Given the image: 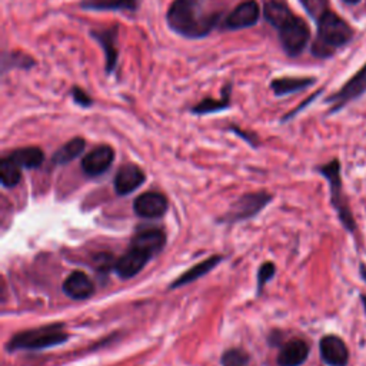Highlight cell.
Wrapping results in <instances>:
<instances>
[{"mask_svg":"<svg viewBox=\"0 0 366 366\" xmlns=\"http://www.w3.org/2000/svg\"><path fill=\"white\" fill-rule=\"evenodd\" d=\"M219 16L206 8V0H174L167 12V23L180 36L199 39L208 36Z\"/></svg>","mask_w":366,"mask_h":366,"instance_id":"1","label":"cell"},{"mask_svg":"<svg viewBox=\"0 0 366 366\" xmlns=\"http://www.w3.org/2000/svg\"><path fill=\"white\" fill-rule=\"evenodd\" d=\"M69 340V335L62 323H50L28 331H22L11 338L6 349L15 350H40L59 346Z\"/></svg>","mask_w":366,"mask_h":366,"instance_id":"2","label":"cell"},{"mask_svg":"<svg viewBox=\"0 0 366 366\" xmlns=\"http://www.w3.org/2000/svg\"><path fill=\"white\" fill-rule=\"evenodd\" d=\"M352 38V29L348 23L332 12H326L318 23V38L312 53L318 57L331 56L335 49L348 43Z\"/></svg>","mask_w":366,"mask_h":366,"instance_id":"3","label":"cell"},{"mask_svg":"<svg viewBox=\"0 0 366 366\" xmlns=\"http://www.w3.org/2000/svg\"><path fill=\"white\" fill-rule=\"evenodd\" d=\"M319 172L328 179L329 187H331V196H332V204L339 215L340 222L343 223V226L353 232L356 225H355V219L352 216V212L348 206V201L343 195L342 191V179H340V166L338 160H332L331 163L322 166L319 169Z\"/></svg>","mask_w":366,"mask_h":366,"instance_id":"4","label":"cell"},{"mask_svg":"<svg viewBox=\"0 0 366 366\" xmlns=\"http://www.w3.org/2000/svg\"><path fill=\"white\" fill-rule=\"evenodd\" d=\"M279 36L284 50L294 57L304 52L309 42L311 32L305 21L294 15L285 25L279 28Z\"/></svg>","mask_w":366,"mask_h":366,"instance_id":"5","label":"cell"},{"mask_svg":"<svg viewBox=\"0 0 366 366\" xmlns=\"http://www.w3.org/2000/svg\"><path fill=\"white\" fill-rule=\"evenodd\" d=\"M270 201H272V196L267 195L266 192L246 194L232 205V208L226 214V221L236 222V221L249 219L255 216L257 212H260Z\"/></svg>","mask_w":366,"mask_h":366,"instance_id":"6","label":"cell"},{"mask_svg":"<svg viewBox=\"0 0 366 366\" xmlns=\"http://www.w3.org/2000/svg\"><path fill=\"white\" fill-rule=\"evenodd\" d=\"M152 257L145 253L143 250L135 248V246H131L128 249L126 253H123L116 262H115V272L119 278L128 281V279H132L133 277H136V274L146 266V263L150 260Z\"/></svg>","mask_w":366,"mask_h":366,"instance_id":"7","label":"cell"},{"mask_svg":"<svg viewBox=\"0 0 366 366\" xmlns=\"http://www.w3.org/2000/svg\"><path fill=\"white\" fill-rule=\"evenodd\" d=\"M115 152L111 146L102 145L90 150L83 159H82V169L86 174L95 177L102 173H105L113 163Z\"/></svg>","mask_w":366,"mask_h":366,"instance_id":"8","label":"cell"},{"mask_svg":"<svg viewBox=\"0 0 366 366\" xmlns=\"http://www.w3.org/2000/svg\"><path fill=\"white\" fill-rule=\"evenodd\" d=\"M167 199L159 192H145L133 202V211L138 216L145 219H156L166 214Z\"/></svg>","mask_w":366,"mask_h":366,"instance_id":"9","label":"cell"},{"mask_svg":"<svg viewBox=\"0 0 366 366\" xmlns=\"http://www.w3.org/2000/svg\"><path fill=\"white\" fill-rule=\"evenodd\" d=\"M145 180H146L145 172L139 166L129 163L119 167L115 176L113 187L118 195L125 196L135 192L138 188H140L145 183Z\"/></svg>","mask_w":366,"mask_h":366,"instance_id":"10","label":"cell"},{"mask_svg":"<svg viewBox=\"0 0 366 366\" xmlns=\"http://www.w3.org/2000/svg\"><path fill=\"white\" fill-rule=\"evenodd\" d=\"M259 18H260L259 5L255 2V0H246V2L240 4L232 11V13L225 22V26L231 30L246 29L256 25Z\"/></svg>","mask_w":366,"mask_h":366,"instance_id":"11","label":"cell"},{"mask_svg":"<svg viewBox=\"0 0 366 366\" xmlns=\"http://www.w3.org/2000/svg\"><path fill=\"white\" fill-rule=\"evenodd\" d=\"M322 360L329 366H345L349 359L346 343L335 335H326L319 343Z\"/></svg>","mask_w":366,"mask_h":366,"instance_id":"12","label":"cell"},{"mask_svg":"<svg viewBox=\"0 0 366 366\" xmlns=\"http://www.w3.org/2000/svg\"><path fill=\"white\" fill-rule=\"evenodd\" d=\"M63 292L74 301H84L94 295L95 285L84 272L74 270L65 279Z\"/></svg>","mask_w":366,"mask_h":366,"instance_id":"13","label":"cell"},{"mask_svg":"<svg viewBox=\"0 0 366 366\" xmlns=\"http://www.w3.org/2000/svg\"><path fill=\"white\" fill-rule=\"evenodd\" d=\"M165 245H166V235L159 228H146L143 231H139L131 242V246H135L143 250L150 257L162 252Z\"/></svg>","mask_w":366,"mask_h":366,"instance_id":"14","label":"cell"},{"mask_svg":"<svg viewBox=\"0 0 366 366\" xmlns=\"http://www.w3.org/2000/svg\"><path fill=\"white\" fill-rule=\"evenodd\" d=\"M118 32L119 26H111L108 29H101V30H94L92 36H94L101 45L106 56V72L112 73L116 69L118 65Z\"/></svg>","mask_w":366,"mask_h":366,"instance_id":"15","label":"cell"},{"mask_svg":"<svg viewBox=\"0 0 366 366\" xmlns=\"http://www.w3.org/2000/svg\"><path fill=\"white\" fill-rule=\"evenodd\" d=\"M309 355V346L302 339H292L287 342L278 355L279 366H301Z\"/></svg>","mask_w":366,"mask_h":366,"instance_id":"16","label":"cell"},{"mask_svg":"<svg viewBox=\"0 0 366 366\" xmlns=\"http://www.w3.org/2000/svg\"><path fill=\"white\" fill-rule=\"evenodd\" d=\"M223 257L219 256V255H215V256H211L208 257L206 260H202L201 263L192 266L189 270H187L183 274H180V277L170 284L169 289H176L179 287H183V285H188V284H192L195 281H198L199 278L205 277L206 273H209L218 263H221Z\"/></svg>","mask_w":366,"mask_h":366,"instance_id":"17","label":"cell"},{"mask_svg":"<svg viewBox=\"0 0 366 366\" xmlns=\"http://www.w3.org/2000/svg\"><path fill=\"white\" fill-rule=\"evenodd\" d=\"M140 0H83L82 8L89 11H123L135 12Z\"/></svg>","mask_w":366,"mask_h":366,"instance_id":"18","label":"cell"},{"mask_svg":"<svg viewBox=\"0 0 366 366\" xmlns=\"http://www.w3.org/2000/svg\"><path fill=\"white\" fill-rule=\"evenodd\" d=\"M314 84V79L309 77H281L274 79L270 84L273 94L277 96H284V95H291L295 92L304 90Z\"/></svg>","mask_w":366,"mask_h":366,"instance_id":"19","label":"cell"},{"mask_svg":"<svg viewBox=\"0 0 366 366\" xmlns=\"http://www.w3.org/2000/svg\"><path fill=\"white\" fill-rule=\"evenodd\" d=\"M8 157H11L16 165H19L21 167H25V169H36L45 160V155H43L42 149L35 148V146L18 149V150L12 152Z\"/></svg>","mask_w":366,"mask_h":366,"instance_id":"20","label":"cell"},{"mask_svg":"<svg viewBox=\"0 0 366 366\" xmlns=\"http://www.w3.org/2000/svg\"><path fill=\"white\" fill-rule=\"evenodd\" d=\"M84 145H86L84 139H82V138H74V139L69 140L67 143H65L62 148H59L53 153V156H52L53 165L60 166V165H66V163L74 160L84 150Z\"/></svg>","mask_w":366,"mask_h":366,"instance_id":"21","label":"cell"},{"mask_svg":"<svg viewBox=\"0 0 366 366\" xmlns=\"http://www.w3.org/2000/svg\"><path fill=\"white\" fill-rule=\"evenodd\" d=\"M263 15L266 18V21L273 25L274 28H281L282 25H285L292 16L294 13L291 12V9L281 2H277V0H273V2H267L263 8Z\"/></svg>","mask_w":366,"mask_h":366,"instance_id":"22","label":"cell"},{"mask_svg":"<svg viewBox=\"0 0 366 366\" xmlns=\"http://www.w3.org/2000/svg\"><path fill=\"white\" fill-rule=\"evenodd\" d=\"M231 84H226V87L222 92L221 99H204L201 104H198L192 112L195 115H209L214 112H221L231 106Z\"/></svg>","mask_w":366,"mask_h":366,"instance_id":"23","label":"cell"},{"mask_svg":"<svg viewBox=\"0 0 366 366\" xmlns=\"http://www.w3.org/2000/svg\"><path fill=\"white\" fill-rule=\"evenodd\" d=\"M21 166L16 165L11 157H4L2 163H0V182H2V187L5 188H15L19 185L22 179Z\"/></svg>","mask_w":366,"mask_h":366,"instance_id":"24","label":"cell"},{"mask_svg":"<svg viewBox=\"0 0 366 366\" xmlns=\"http://www.w3.org/2000/svg\"><path fill=\"white\" fill-rule=\"evenodd\" d=\"M366 86V67L357 73V76H355L340 92L332 98V101H336V104H343L352 98H355L356 95L362 94V90L365 89Z\"/></svg>","mask_w":366,"mask_h":366,"instance_id":"25","label":"cell"},{"mask_svg":"<svg viewBox=\"0 0 366 366\" xmlns=\"http://www.w3.org/2000/svg\"><path fill=\"white\" fill-rule=\"evenodd\" d=\"M221 363L222 366H249L250 356L240 348H232L222 355Z\"/></svg>","mask_w":366,"mask_h":366,"instance_id":"26","label":"cell"},{"mask_svg":"<svg viewBox=\"0 0 366 366\" xmlns=\"http://www.w3.org/2000/svg\"><path fill=\"white\" fill-rule=\"evenodd\" d=\"M32 66H35V60L25 53L12 52L9 55H5V57H4V72H6L8 69H12V67L29 69Z\"/></svg>","mask_w":366,"mask_h":366,"instance_id":"27","label":"cell"},{"mask_svg":"<svg viewBox=\"0 0 366 366\" xmlns=\"http://www.w3.org/2000/svg\"><path fill=\"white\" fill-rule=\"evenodd\" d=\"M301 4L312 18L319 21L328 12L329 0H301Z\"/></svg>","mask_w":366,"mask_h":366,"instance_id":"28","label":"cell"},{"mask_svg":"<svg viewBox=\"0 0 366 366\" xmlns=\"http://www.w3.org/2000/svg\"><path fill=\"white\" fill-rule=\"evenodd\" d=\"M274 272H277V269H274V265L272 262H265L259 267V272H257V288H259V291L262 289V287L266 285V282L270 278H273Z\"/></svg>","mask_w":366,"mask_h":366,"instance_id":"29","label":"cell"},{"mask_svg":"<svg viewBox=\"0 0 366 366\" xmlns=\"http://www.w3.org/2000/svg\"><path fill=\"white\" fill-rule=\"evenodd\" d=\"M70 94H72V98H73L74 104H77L83 108H89V106L94 105V101H92V98L86 94L84 90H82L79 87H73Z\"/></svg>","mask_w":366,"mask_h":366,"instance_id":"30","label":"cell"},{"mask_svg":"<svg viewBox=\"0 0 366 366\" xmlns=\"http://www.w3.org/2000/svg\"><path fill=\"white\" fill-rule=\"evenodd\" d=\"M98 263H96V266H98V269L99 270H106L109 266H111V263H112V256L111 255H106V253H104V255H101V256H98Z\"/></svg>","mask_w":366,"mask_h":366,"instance_id":"31","label":"cell"},{"mask_svg":"<svg viewBox=\"0 0 366 366\" xmlns=\"http://www.w3.org/2000/svg\"><path fill=\"white\" fill-rule=\"evenodd\" d=\"M362 304H363V308L366 311V295H362Z\"/></svg>","mask_w":366,"mask_h":366,"instance_id":"32","label":"cell"},{"mask_svg":"<svg viewBox=\"0 0 366 366\" xmlns=\"http://www.w3.org/2000/svg\"><path fill=\"white\" fill-rule=\"evenodd\" d=\"M345 2H346V4H352V5H353V4H357L359 0H345Z\"/></svg>","mask_w":366,"mask_h":366,"instance_id":"33","label":"cell"}]
</instances>
